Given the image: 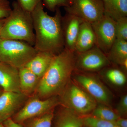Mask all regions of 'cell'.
Here are the masks:
<instances>
[{
    "mask_svg": "<svg viewBox=\"0 0 127 127\" xmlns=\"http://www.w3.org/2000/svg\"><path fill=\"white\" fill-rule=\"evenodd\" d=\"M53 118L52 111H50L43 115L30 119L27 127H51L52 122Z\"/></svg>",
    "mask_w": 127,
    "mask_h": 127,
    "instance_id": "obj_22",
    "label": "cell"
},
{
    "mask_svg": "<svg viewBox=\"0 0 127 127\" xmlns=\"http://www.w3.org/2000/svg\"><path fill=\"white\" fill-rule=\"evenodd\" d=\"M2 124L5 127H22L20 124L16 122L11 118L6 120Z\"/></svg>",
    "mask_w": 127,
    "mask_h": 127,
    "instance_id": "obj_29",
    "label": "cell"
},
{
    "mask_svg": "<svg viewBox=\"0 0 127 127\" xmlns=\"http://www.w3.org/2000/svg\"><path fill=\"white\" fill-rule=\"evenodd\" d=\"M0 39L23 41L34 45L35 37L31 13L23 9L17 0L12 2L11 12L6 18Z\"/></svg>",
    "mask_w": 127,
    "mask_h": 127,
    "instance_id": "obj_3",
    "label": "cell"
},
{
    "mask_svg": "<svg viewBox=\"0 0 127 127\" xmlns=\"http://www.w3.org/2000/svg\"><path fill=\"white\" fill-rule=\"evenodd\" d=\"M28 97L21 93L4 91L0 96V123L11 118Z\"/></svg>",
    "mask_w": 127,
    "mask_h": 127,
    "instance_id": "obj_11",
    "label": "cell"
},
{
    "mask_svg": "<svg viewBox=\"0 0 127 127\" xmlns=\"http://www.w3.org/2000/svg\"><path fill=\"white\" fill-rule=\"evenodd\" d=\"M23 9L31 12L37 5L42 0H17Z\"/></svg>",
    "mask_w": 127,
    "mask_h": 127,
    "instance_id": "obj_28",
    "label": "cell"
},
{
    "mask_svg": "<svg viewBox=\"0 0 127 127\" xmlns=\"http://www.w3.org/2000/svg\"><path fill=\"white\" fill-rule=\"evenodd\" d=\"M75 53V70L76 71L97 72L111 64L106 55L96 45L86 51Z\"/></svg>",
    "mask_w": 127,
    "mask_h": 127,
    "instance_id": "obj_8",
    "label": "cell"
},
{
    "mask_svg": "<svg viewBox=\"0 0 127 127\" xmlns=\"http://www.w3.org/2000/svg\"><path fill=\"white\" fill-rule=\"evenodd\" d=\"M76 53L65 48L53 57L35 93L42 98L61 95L75 70Z\"/></svg>",
    "mask_w": 127,
    "mask_h": 127,
    "instance_id": "obj_2",
    "label": "cell"
},
{
    "mask_svg": "<svg viewBox=\"0 0 127 127\" xmlns=\"http://www.w3.org/2000/svg\"><path fill=\"white\" fill-rule=\"evenodd\" d=\"M0 127H5L2 123H0Z\"/></svg>",
    "mask_w": 127,
    "mask_h": 127,
    "instance_id": "obj_33",
    "label": "cell"
},
{
    "mask_svg": "<svg viewBox=\"0 0 127 127\" xmlns=\"http://www.w3.org/2000/svg\"><path fill=\"white\" fill-rule=\"evenodd\" d=\"M0 87L4 91L21 93L18 69L0 61Z\"/></svg>",
    "mask_w": 127,
    "mask_h": 127,
    "instance_id": "obj_13",
    "label": "cell"
},
{
    "mask_svg": "<svg viewBox=\"0 0 127 127\" xmlns=\"http://www.w3.org/2000/svg\"><path fill=\"white\" fill-rule=\"evenodd\" d=\"M103 0V1H104L106 0Z\"/></svg>",
    "mask_w": 127,
    "mask_h": 127,
    "instance_id": "obj_35",
    "label": "cell"
},
{
    "mask_svg": "<svg viewBox=\"0 0 127 127\" xmlns=\"http://www.w3.org/2000/svg\"><path fill=\"white\" fill-rule=\"evenodd\" d=\"M83 21L76 16L66 12L62 19L65 48L75 52L79 28Z\"/></svg>",
    "mask_w": 127,
    "mask_h": 127,
    "instance_id": "obj_12",
    "label": "cell"
},
{
    "mask_svg": "<svg viewBox=\"0 0 127 127\" xmlns=\"http://www.w3.org/2000/svg\"><path fill=\"white\" fill-rule=\"evenodd\" d=\"M44 7L52 12H55L61 7H68L71 4L70 0H42Z\"/></svg>",
    "mask_w": 127,
    "mask_h": 127,
    "instance_id": "obj_25",
    "label": "cell"
},
{
    "mask_svg": "<svg viewBox=\"0 0 127 127\" xmlns=\"http://www.w3.org/2000/svg\"><path fill=\"white\" fill-rule=\"evenodd\" d=\"M115 31L116 39L127 41V17L116 21Z\"/></svg>",
    "mask_w": 127,
    "mask_h": 127,
    "instance_id": "obj_24",
    "label": "cell"
},
{
    "mask_svg": "<svg viewBox=\"0 0 127 127\" xmlns=\"http://www.w3.org/2000/svg\"><path fill=\"white\" fill-rule=\"evenodd\" d=\"M21 93L29 96L35 93L40 78L26 67L18 69Z\"/></svg>",
    "mask_w": 127,
    "mask_h": 127,
    "instance_id": "obj_17",
    "label": "cell"
},
{
    "mask_svg": "<svg viewBox=\"0 0 127 127\" xmlns=\"http://www.w3.org/2000/svg\"><path fill=\"white\" fill-rule=\"evenodd\" d=\"M54 16L45 11L42 1L31 12L35 31L34 48L37 52H47L57 55L65 48L62 26L63 16L60 8Z\"/></svg>",
    "mask_w": 127,
    "mask_h": 127,
    "instance_id": "obj_1",
    "label": "cell"
},
{
    "mask_svg": "<svg viewBox=\"0 0 127 127\" xmlns=\"http://www.w3.org/2000/svg\"><path fill=\"white\" fill-rule=\"evenodd\" d=\"M12 11L9 0H0V19L7 18Z\"/></svg>",
    "mask_w": 127,
    "mask_h": 127,
    "instance_id": "obj_26",
    "label": "cell"
},
{
    "mask_svg": "<svg viewBox=\"0 0 127 127\" xmlns=\"http://www.w3.org/2000/svg\"><path fill=\"white\" fill-rule=\"evenodd\" d=\"M116 112L120 117L124 118L127 113V95H123L120 98L116 107Z\"/></svg>",
    "mask_w": 127,
    "mask_h": 127,
    "instance_id": "obj_27",
    "label": "cell"
},
{
    "mask_svg": "<svg viewBox=\"0 0 127 127\" xmlns=\"http://www.w3.org/2000/svg\"><path fill=\"white\" fill-rule=\"evenodd\" d=\"M92 113V116L96 118L111 122H115L120 117L116 111H114L108 106L100 103L97 105Z\"/></svg>",
    "mask_w": 127,
    "mask_h": 127,
    "instance_id": "obj_20",
    "label": "cell"
},
{
    "mask_svg": "<svg viewBox=\"0 0 127 127\" xmlns=\"http://www.w3.org/2000/svg\"><path fill=\"white\" fill-rule=\"evenodd\" d=\"M34 46L23 41L0 39V61L19 69L37 53Z\"/></svg>",
    "mask_w": 127,
    "mask_h": 127,
    "instance_id": "obj_4",
    "label": "cell"
},
{
    "mask_svg": "<svg viewBox=\"0 0 127 127\" xmlns=\"http://www.w3.org/2000/svg\"><path fill=\"white\" fill-rule=\"evenodd\" d=\"M103 2L104 14L114 20L127 17V0H106Z\"/></svg>",
    "mask_w": 127,
    "mask_h": 127,
    "instance_id": "obj_19",
    "label": "cell"
},
{
    "mask_svg": "<svg viewBox=\"0 0 127 127\" xmlns=\"http://www.w3.org/2000/svg\"><path fill=\"white\" fill-rule=\"evenodd\" d=\"M83 127H86V126H84H84H83Z\"/></svg>",
    "mask_w": 127,
    "mask_h": 127,
    "instance_id": "obj_34",
    "label": "cell"
},
{
    "mask_svg": "<svg viewBox=\"0 0 127 127\" xmlns=\"http://www.w3.org/2000/svg\"><path fill=\"white\" fill-rule=\"evenodd\" d=\"M56 96L44 100L37 96L32 97L14 117V121L21 124L30 119L38 117L52 111L53 108L60 103Z\"/></svg>",
    "mask_w": 127,
    "mask_h": 127,
    "instance_id": "obj_7",
    "label": "cell"
},
{
    "mask_svg": "<svg viewBox=\"0 0 127 127\" xmlns=\"http://www.w3.org/2000/svg\"><path fill=\"white\" fill-rule=\"evenodd\" d=\"M115 122L119 127H127V120L124 118H119Z\"/></svg>",
    "mask_w": 127,
    "mask_h": 127,
    "instance_id": "obj_30",
    "label": "cell"
},
{
    "mask_svg": "<svg viewBox=\"0 0 127 127\" xmlns=\"http://www.w3.org/2000/svg\"><path fill=\"white\" fill-rule=\"evenodd\" d=\"M64 9L66 12L90 23L100 20L104 14L103 0H71L70 5Z\"/></svg>",
    "mask_w": 127,
    "mask_h": 127,
    "instance_id": "obj_6",
    "label": "cell"
},
{
    "mask_svg": "<svg viewBox=\"0 0 127 127\" xmlns=\"http://www.w3.org/2000/svg\"><path fill=\"white\" fill-rule=\"evenodd\" d=\"M96 37L91 23L83 21L80 26L75 45V52L86 51L96 45Z\"/></svg>",
    "mask_w": 127,
    "mask_h": 127,
    "instance_id": "obj_14",
    "label": "cell"
},
{
    "mask_svg": "<svg viewBox=\"0 0 127 127\" xmlns=\"http://www.w3.org/2000/svg\"></svg>",
    "mask_w": 127,
    "mask_h": 127,
    "instance_id": "obj_36",
    "label": "cell"
},
{
    "mask_svg": "<svg viewBox=\"0 0 127 127\" xmlns=\"http://www.w3.org/2000/svg\"><path fill=\"white\" fill-rule=\"evenodd\" d=\"M84 125L88 127H119L115 122L101 120L93 117L83 118Z\"/></svg>",
    "mask_w": 127,
    "mask_h": 127,
    "instance_id": "obj_23",
    "label": "cell"
},
{
    "mask_svg": "<svg viewBox=\"0 0 127 127\" xmlns=\"http://www.w3.org/2000/svg\"><path fill=\"white\" fill-rule=\"evenodd\" d=\"M55 55L47 52H38L25 66L41 79L47 71Z\"/></svg>",
    "mask_w": 127,
    "mask_h": 127,
    "instance_id": "obj_15",
    "label": "cell"
},
{
    "mask_svg": "<svg viewBox=\"0 0 127 127\" xmlns=\"http://www.w3.org/2000/svg\"><path fill=\"white\" fill-rule=\"evenodd\" d=\"M116 21L104 14L101 18L91 23L95 37L96 45L106 55L115 41Z\"/></svg>",
    "mask_w": 127,
    "mask_h": 127,
    "instance_id": "obj_10",
    "label": "cell"
},
{
    "mask_svg": "<svg viewBox=\"0 0 127 127\" xmlns=\"http://www.w3.org/2000/svg\"><path fill=\"white\" fill-rule=\"evenodd\" d=\"M109 66L102 70L103 71L105 77L114 85L118 86H123L127 81L124 73L119 68L109 67Z\"/></svg>",
    "mask_w": 127,
    "mask_h": 127,
    "instance_id": "obj_21",
    "label": "cell"
},
{
    "mask_svg": "<svg viewBox=\"0 0 127 127\" xmlns=\"http://www.w3.org/2000/svg\"><path fill=\"white\" fill-rule=\"evenodd\" d=\"M60 103L79 116L92 113L97 102L84 89L75 84L68 83L62 93Z\"/></svg>",
    "mask_w": 127,
    "mask_h": 127,
    "instance_id": "obj_5",
    "label": "cell"
},
{
    "mask_svg": "<svg viewBox=\"0 0 127 127\" xmlns=\"http://www.w3.org/2000/svg\"><path fill=\"white\" fill-rule=\"evenodd\" d=\"M106 56L111 64L127 68V41L116 39Z\"/></svg>",
    "mask_w": 127,
    "mask_h": 127,
    "instance_id": "obj_16",
    "label": "cell"
},
{
    "mask_svg": "<svg viewBox=\"0 0 127 127\" xmlns=\"http://www.w3.org/2000/svg\"><path fill=\"white\" fill-rule=\"evenodd\" d=\"M83 118L71 109L65 107L59 113L56 127H83Z\"/></svg>",
    "mask_w": 127,
    "mask_h": 127,
    "instance_id": "obj_18",
    "label": "cell"
},
{
    "mask_svg": "<svg viewBox=\"0 0 127 127\" xmlns=\"http://www.w3.org/2000/svg\"><path fill=\"white\" fill-rule=\"evenodd\" d=\"M82 72L76 73L75 76L76 81L97 102L109 106L112 97L109 89L97 78Z\"/></svg>",
    "mask_w": 127,
    "mask_h": 127,
    "instance_id": "obj_9",
    "label": "cell"
},
{
    "mask_svg": "<svg viewBox=\"0 0 127 127\" xmlns=\"http://www.w3.org/2000/svg\"><path fill=\"white\" fill-rule=\"evenodd\" d=\"M4 90H3V89L0 87V95L2 94V93L4 92Z\"/></svg>",
    "mask_w": 127,
    "mask_h": 127,
    "instance_id": "obj_32",
    "label": "cell"
},
{
    "mask_svg": "<svg viewBox=\"0 0 127 127\" xmlns=\"http://www.w3.org/2000/svg\"><path fill=\"white\" fill-rule=\"evenodd\" d=\"M5 20L6 18L0 19V34L1 32V30H2V27L4 24Z\"/></svg>",
    "mask_w": 127,
    "mask_h": 127,
    "instance_id": "obj_31",
    "label": "cell"
}]
</instances>
